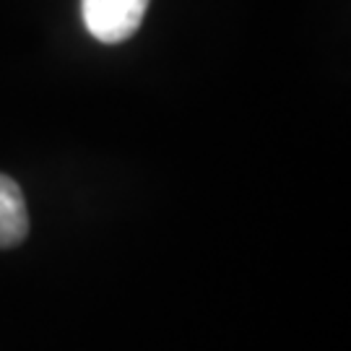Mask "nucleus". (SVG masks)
<instances>
[{
  "instance_id": "f257e3e1",
  "label": "nucleus",
  "mask_w": 351,
  "mask_h": 351,
  "mask_svg": "<svg viewBox=\"0 0 351 351\" xmlns=\"http://www.w3.org/2000/svg\"><path fill=\"white\" fill-rule=\"evenodd\" d=\"M151 0H81L86 32L104 45L125 42L138 32Z\"/></svg>"
},
{
  "instance_id": "f03ea898",
  "label": "nucleus",
  "mask_w": 351,
  "mask_h": 351,
  "mask_svg": "<svg viewBox=\"0 0 351 351\" xmlns=\"http://www.w3.org/2000/svg\"><path fill=\"white\" fill-rule=\"evenodd\" d=\"M29 232L26 201L16 180L0 175V247H13Z\"/></svg>"
}]
</instances>
